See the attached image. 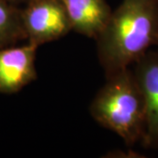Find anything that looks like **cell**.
<instances>
[{"mask_svg": "<svg viewBox=\"0 0 158 158\" xmlns=\"http://www.w3.org/2000/svg\"><path fill=\"white\" fill-rule=\"evenodd\" d=\"M95 40L106 77L130 68L158 46V0H122Z\"/></svg>", "mask_w": 158, "mask_h": 158, "instance_id": "6da1fadb", "label": "cell"}, {"mask_svg": "<svg viewBox=\"0 0 158 158\" xmlns=\"http://www.w3.org/2000/svg\"><path fill=\"white\" fill-rule=\"evenodd\" d=\"M90 113L98 123L132 146L141 141L145 126L143 97L133 69H121L106 77L94 97Z\"/></svg>", "mask_w": 158, "mask_h": 158, "instance_id": "7a4b0ae2", "label": "cell"}, {"mask_svg": "<svg viewBox=\"0 0 158 158\" xmlns=\"http://www.w3.org/2000/svg\"><path fill=\"white\" fill-rule=\"evenodd\" d=\"M21 14L27 41L37 46L61 39L72 31L61 0H30Z\"/></svg>", "mask_w": 158, "mask_h": 158, "instance_id": "3957f363", "label": "cell"}, {"mask_svg": "<svg viewBox=\"0 0 158 158\" xmlns=\"http://www.w3.org/2000/svg\"><path fill=\"white\" fill-rule=\"evenodd\" d=\"M133 72L140 86L145 108L141 139L148 148H158V49L148 50L134 64Z\"/></svg>", "mask_w": 158, "mask_h": 158, "instance_id": "277c9868", "label": "cell"}, {"mask_svg": "<svg viewBox=\"0 0 158 158\" xmlns=\"http://www.w3.org/2000/svg\"><path fill=\"white\" fill-rule=\"evenodd\" d=\"M38 48L27 41L22 45L0 48V93L19 92L37 78L35 58Z\"/></svg>", "mask_w": 158, "mask_h": 158, "instance_id": "5b68a950", "label": "cell"}, {"mask_svg": "<svg viewBox=\"0 0 158 158\" xmlns=\"http://www.w3.org/2000/svg\"><path fill=\"white\" fill-rule=\"evenodd\" d=\"M72 30L95 40L111 15L106 0H61Z\"/></svg>", "mask_w": 158, "mask_h": 158, "instance_id": "8992f818", "label": "cell"}, {"mask_svg": "<svg viewBox=\"0 0 158 158\" xmlns=\"http://www.w3.org/2000/svg\"><path fill=\"white\" fill-rule=\"evenodd\" d=\"M27 40L21 9L0 0V48Z\"/></svg>", "mask_w": 158, "mask_h": 158, "instance_id": "52a82bcc", "label": "cell"}, {"mask_svg": "<svg viewBox=\"0 0 158 158\" xmlns=\"http://www.w3.org/2000/svg\"><path fill=\"white\" fill-rule=\"evenodd\" d=\"M6 2L10 3V4H14V3H20V2H24V3H27L30 0H5Z\"/></svg>", "mask_w": 158, "mask_h": 158, "instance_id": "ba28073f", "label": "cell"}]
</instances>
